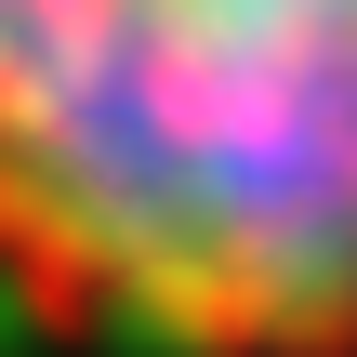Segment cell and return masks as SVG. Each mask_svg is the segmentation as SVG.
<instances>
[{
  "label": "cell",
  "instance_id": "6da1fadb",
  "mask_svg": "<svg viewBox=\"0 0 357 357\" xmlns=\"http://www.w3.org/2000/svg\"><path fill=\"white\" fill-rule=\"evenodd\" d=\"M0 291L132 357H357V0H0Z\"/></svg>",
  "mask_w": 357,
  "mask_h": 357
}]
</instances>
